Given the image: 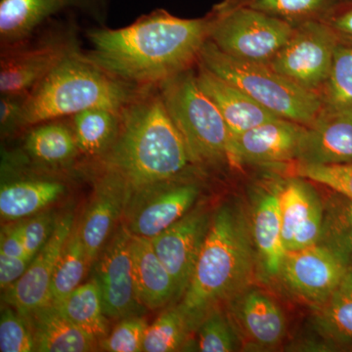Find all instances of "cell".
<instances>
[{
  "instance_id": "14",
  "label": "cell",
  "mask_w": 352,
  "mask_h": 352,
  "mask_svg": "<svg viewBox=\"0 0 352 352\" xmlns=\"http://www.w3.org/2000/svg\"><path fill=\"white\" fill-rule=\"evenodd\" d=\"M349 270L332 252L316 244L287 252L278 278L296 298L317 308L330 298Z\"/></svg>"
},
{
  "instance_id": "39",
  "label": "cell",
  "mask_w": 352,
  "mask_h": 352,
  "mask_svg": "<svg viewBox=\"0 0 352 352\" xmlns=\"http://www.w3.org/2000/svg\"><path fill=\"white\" fill-rule=\"evenodd\" d=\"M58 217L53 212H41L24 219V242L25 256L34 259L44 245L50 240Z\"/></svg>"
},
{
  "instance_id": "35",
  "label": "cell",
  "mask_w": 352,
  "mask_h": 352,
  "mask_svg": "<svg viewBox=\"0 0 352 352\" xmlns=\"http://www.w3.org/2000/svg\"><path fill=\"white\" fill-rule=\"evenodd\" d=\"M321 96L329 107L352 108V45L338 44Z\"/></svg>"
},
{
  "instance_id": "7",
  "label": "cell",
  "mask_w": 352,
  "mask_h": 352,
  "mask_svg": "<svg viewBox=\"0 0 352 352\" xmlns=\"http://www.w3.org/2000/svg\"><path fill=\"white\" fill-rule=\"evenodd\" d=\"M208 39L237 59L270 64L287 43L295 25L247 7H222L210 11Z\"/></svg>"
},
{
  "instance_id": "42",
  "label": "cell",
  "mask_w": 352,
  "mask_h": 352,
  "mask_svg": "<svg viewBox=\"0 0 352 352\" xmlns=\"http://www.w3.org/2000/svg\"><path fill=\"white\" fill-rule=\"evenodd\" d=\"M0 254L11 258H27L24 242V219L17 220L14 223L2 227Z\"/></svg>"
},
{
  "instance_id": "3",
  "label": "cell",
  "mask_w": 352,
  "mask_h": 352,
  "mask_svg": "<svg viewBox=\"0 0 352 352\" xmlns=\"http://www.w3.org/2000/svg\"><path fill=\"white\" fill-rule=\"evenodd\" d=\"M258 263L251 220L239 201L212 214V224L182 302L195 331L214 308L249 288Z\"/></svg>"
},
{
  "instance_id": "19",
  "label": "cell",
  "mask_w": 352,
  "mask_h": 352,
  "mask_svg": "<svg viewBox=\"0 0 352 352\" xmlns=\"http://www.w3.org/2000/svg\"><path fill=\"white\" fill-rule=\"evenodd\" d=\"M74 226L72 214H66L58 219L50 240L32 259L24 275L2 292V302L15 308L24 316L50 305L55 268Z\"/></svg>"
},
{
  "instance_id": "32",
  "label": "cell",
  "mask_w": 352,
  "mask_h": 352,
  "mask_svg": "<svg viewBox=\"0 0 352 352\" xmlns=\"http://www.w3.org/2000/svg\"><path fill=\"white\" fill-rule=\"evenodd\" d=\"M339 0H222V7H247L296 25L321 20Z\"/></svg>"
},
{
  "instance_id": "26",
  "label": "cell",
  "mask_w": 352,
  "mask_h": 352,
  "mask_svg": "<svg viewBox=\"0 0 352 352\" xmlns=\"http://www.w3.org/2000/svg\"><path fill=\"white\" fill-rule=\"evenodd\" d=\"M38 352H92L99 351L98 340L89 337L69 320L56 305L50 303L25 315Z\"/></svg>"
},
{
  "instance_id": "13",
  "label": "cell",
  "mask_w": 352,
  "mask_h": 352,
  "mask_svg": "<svg viewBox=\"0 0 352 352\" xmlns=\"http://www.w3.org/2000/svg\"><path fill=\"white\" fill-rule=\"evenodd\" d=\"M30 162V161H29ZM31 163V162H30ZM28 170L22 155L6 159L2 168L10 177L2 182L0 189V215L2 221H17L43 212L66 193V183L48 175L50 168L31 163Z\"/></svg>"
},
{
  "instance_id": "8",
  "label": "cell",
  "mask_w": 352,
  "mask_h": 352,
  "mask_svg": "<svg viewBox=\"0 0 352 352\" xmlns=\"http://www.w3.org/2000/svg\"><path fill=\"white\" fill-rule=\"evenodd\" d=\"M82 51L76 25L43 28L25 43L0 50V94L27 96L57 67Z\"/></svg>"
},
{
  "instance_id": "4",
  "label": "cell",
  "mask_w": 352,
  "mask_h": 352,
  "mask_svg": "<svg viewBox=\"0 0 352 352\" xmlns=\"http://www.w3.org/2000/svg\"><path fill=\"white\" fill-rule=\"evenodd\" d=\"M144 90L111 75L82 51L68 58L25 96L23 131L38 122L66 119L88 109L124 111Z\"/></svg>"
},
{
  "instance_id": "12",
  "label": "cell",
  "mask_w": 352,
  "mask_h": 352,
  "mask_svg": "<svg viewBox=\"0 0 352 352\" xmlns=\"http://www.w3.org/2000/svg\"><path fill=\"white\" fill-rule=\"evenodd\" d=\"M111 0H0V50L25 43L51 19L76 11L105 25Z\"/></svg>"
},
{
  "instance_id": "36",
  "label": "cell",
  "mask_w": 352,
  "mask_h": 352,
  "mask_svg": "<svg viewBox=\"0 0 352 352\" xmlns=\"http://www.w3.org/2000/svg\"><path fill=\"white\" fill-rule=\"evenodd\" d=\"M0 351H36V340L27 317L6 305L0 316Z\"/></svg>"
},
{
  "instance_id": "29",
  "label": "cell",
  "mask_w": 352,
  "mask_h": 352,
  "mask_svg": "<svg viewBox=\"0 0 352 352\" xmlns=\"http://www.w3.org/2000/svg\"><path fill=\"white\" fill-rule=\"evenodd\" d=\"M318 245L332 252L352 270V199L332 191L324 201L323 226Z\"/></svg>"
},
{
  "instance_id": "22",
  "label": "cell",
  "mask_w": 352,
  "mask_h": 352,
  "mask_svg": "<svg viewBox=\"0 0 352 352\" xmlns=\"http://www.w3.org/2000/svg\"><path fill=\"white\" fill-rule=\"evenodd\" d=\"M256 198L250 220L256 258L263 277L274 279L279 277L287 254L282 236L279 182L261 188Z\"/></svg>"
},
{
  "instance_id": "38",
  "label": "cell",
  "mask_w": 352,
  "mask_h": 352,
  "mask_svg": "<svg viewBox=\"0 0 352 352\" xmlns=\"http://www.w3.org/2000/svg\"><path fill=\"white\" fill-rule=\"evenodd\" d=\"M147 322L142 316L122 319L120 323L98 342L99 351L107 352L143 351Z\"/></svg>"
},
{
  "instance_id": "11",
  "label": "cell",
  "mask_w": 352,
  "mask_h": 352,
  "mask_svg": "<svg viewBox=\"0 0 352 352\" xmlns=\"http://www.w3.org/2000/svg\"><path fill=\"white\" fill-rule=\"evenodd\" d=\"M132 235L120 224L92 264V279L96 281L109 319L142 316L146 308L139 302L132 274Z\"/></svg>"
},
{
  "instance_id": "17",
  "label": "cell",
  "mask_w": 352,
  "mask_h": 352,
  "mask_svg": "<svg viewBox=\"0 0 352 352\" xmlns=\"http://www.w3.org/2000/svg\"><path fill=\"white\" fill-rule=\"evenodd\" d=\"M129 198L126 180L115 171L98 168L91 200L78 223L92 266L124 217Z\"/></svg>"
},
{
  "instance_id": "1",
  "label": "cell",
  "mask_w": 352,
  "mask_h": 352,
  "mask_svg": "<svg viewBox=\"0 0 352 352\" xmlns=\"http://www.w3.org/2000/svg\"><path fill=\"white\" fill-rule=\"evenodd\" d=\"M210 30V14L184 19L157 9L126 27L89 30L85 54L122 82L141 89L159 87L198 64Z\"/></svg>"
},
{
  "instance_id": "16",
  "label": "cell",
  "mask_w": 352,
  "mask_h": 352,
  "mask_svg": "<svg viewBox=\"0 0 352 352\" xmlns=\"http://www.w3.org/2000/svg\"><path fill=\"white\" fill-rule=\"evenodd\" d=\"M310 180L294 175L279 180L282 236L287 252L318 244L324 217V201Z\"/></svg>"
},
{
  "instance_id": "15",
  "label": "cell",
  "mask_w": 352,
  "mask_h": 352,
  "mask_svg": "<svg viewBox=\"0 0 352 352\" xmlns=\"http://www.w3.org/2000/svg\"><path fill=\"white\" fill-rule=\"evenodd\" d=\"M212 219L210 210L198 206L150 239L157 256L175 282L176 300H182L188 287Z\"/></svg>"
},
{
  "instance_id": "43",
  "label": "cell",
  "mask_w": 352,
  "mask_h": 352,
  "mask_svg": "<svg viewBox=\"0 0 352 352\" xmlns=\"http://www.w3.org/2000/svg\"><path fill=\"white\" fill-rule=\"evenodd\" d=\"M32 259L0 254V288L6 291L24 275Z\"/></svg>"
},
{
  "instance_id": "5",
  "label": "cell",
  "mask_w": 352,
  "mask_h": 352,
  "mask_svg": "<svg viewBox=\"0 0 352 352\" xmlns=\"http://www.w3.org/2000/svg\"><path fill=\"white\" fill-rule=\"evenodd\" d=\"M198 63L283 119L309 126L324 107L321 94L300 87L268 64L227 55L210 39L201 51Z\"/></svg>"
},
{
  "instance_id": "40",
  "label": "cell",
  "mask_w": 352,
  "mask_h": 352,
  "mask_svg": "<svg viewBox=\"0 0 352 352\" xmlns=\"http://www.w3.org/2000/svg\"><path fill=\"white\" fill-rule=\"evenodd\" d=\"M321 21L330 28L339 44L352 45V0L336 2Z\"/></svg>"
},
{
  "instance_id": "27",
  "label": "cell",
  "mask_w": 352,
  "mask_h": 352,
  "mask_svg": "<svg viewBox=\"0 0 352 352\" xmlns=\"http://www.w3.org/2000/svg\"><path fill=\"white\" fill-rule=\"evenodd\" d=\"M122 111L92 108L69 118L80 156L98 163L117 140Z\"/></svg>"
},
{
  "instance_id": "30",
  "label": "cell",
  "mask_w": 352,
  "mask_h": 352,
  "mask_svg": "<svg viewBox=\"0 0 352 352\" xmlns=\"http://www.w3.org/2000/svg\"><path fill=\"white\" fill-rule=\"evenodd\" d=\"M317 327L326 339L340 346L352 342V270L321 307L316 308Z\"/></svg>"
},
{
  "instance_id": "37",
  "label": "cell",
  "mask_w": 352,
  "mask_h": 352,
  "mask_svg": "<svg viewBox=\"0 0 352 352\" xmlns=\"http://www.w3.org/2000/svg\"><path fill=\"white\" fill-rule=\"evenodd\" d=\"M294 170L296 175L352 199V163L321 166L296 163Z\"/></svg>"
},
{
  "instance_id": "23",
  "label": "cell",
  "mask_w": 352,
  "mask_h": 352,
  "mask_svg": "<svg viewBox=\"0 0 352 352\" xmlns=\"http://www.w3.org/2000/svg\"><path fill=\"white\" fill-rule=\"evenodd\" d=\"M196 76L201 90L217 106L226 120L231 138L280 118L254 101L239 87L199 63L197 64Z\"/></svg>"
},
{
  "instance_id": "10",
  "label": "cell",
  "mask_w": 352,
  "mask_h": 352,
  "mask_svg": "<svg viewBox=\"0 0 352 352\" xmlns=\"http://www.w3.org/2000/svg\"><path fill=\"white\" fill-rule=\"evenodd\" d=\"M200 194L188 175L149 185L129 196L122 223L131 235L152 239L188 214Z\"/></svg>"
},
{
  "instance_id": "25",
  "label": "cell",
  "mask_w": 352,
  "mask_h": 352,
  "mask_svg": "<svg viewBox=\"0 0 352 352\" xmlns=\"http://www.w3.org/2000/svg\"><path fill=\"white\" fill-rule=\"evenodd\" d=\"M131 250L132 274L139 302L149 310L175 302V282L155 252L151 240L132 235Z\"/></svg>"
},
{
  "instance_id": "34",
  "label": "cell",
  "mask_w": 352,
  "mask_h": 352,
  "mask_svg": "<svg viewBox=\"0 0 352 352\" xmlns=\"http://www.w3.org/2000/svg\"><path fill=\"white\" fill-rule=\"evenodd\" d=\"M196 331L197 351H236L242 344L232 319L219 307L208 312Z\"/></svg>"
},
{
  "instance_id": "2",
  "label": "cell",
  "mask_w": 352,
  "mask_h": 352,
  "mask_svg": "<svg viewBox=\"0 0 352 352\" xmlns=\"http://www.w3.org/2000/svg\"><path fill=\"white\" fill-rule=\"evenodd\" d=\"M95 164L119 173L129 196L149 185L188 175L195 166L159 87L145 89L122 111L117 140Z\"/></svg>"
},
{
  "instance_id": "20",
  "label": "cell",
  "mask_w": 352,
  "mask_h": 352,
  "mask_svg": "<svg viewBox=\"0 0 352 352\" xmlns=\"http://www.w3.org/2000/svg\"><path fill=\"white\" fill-rule=\"evenodd\" d=\"M228 303L229 316L245 346L264 351L283 342L286 319L270 296L261 289L248 288Z\"/></svg>"
},
{
  "instance_id": "24",
  "label": "cell",
  "mask_w": 352,
  "mask_h": 352,
  "mask_svg": "<svg viewBox=\"0 0 352 352\" xmlns=\"http://www.w3.org/2000/svg\"><path fill=\"white\" fill-rule=\"evenodd\" d=\"M24 132L22 155L41 168L68 170L80 156L69 118L38 122Z\"/></svg>"
},
{
  "instance_id": "6",
  "label": "cell",
  "mask_w": 352,
  "mask_h": 352,
  "mask_svg": "<svg viewBox=\"0 0 352 352\" xmlns=\"http://www.w3.org/2000/svg\"><path fill=\"white\" fill-rule=\"evenodd\" d=\"M164 105L198 168L232 161L231 134L219 109L201 90L193 68L159 87Z\"/></svg>"
},
{
  "instance_id": "9",
  "label": "cell",
  "mask_w": 352,
  "mask_h": 352,
  "mask_svg": "<svg viewBox=\"0 0 352 352\" xmlns=\"http://www.w3.org/2000/svg\"><path fill=\"white\" fill-rule=\"evenodd\" d=\"M338 44L325 23L307 21L294 27L291 38L268 65L300 87L321 94L330 76Z\"/></svg>"
},
{
  "instance_id": "21",
  "label": "cell",
  "mask_w": 352,
  "mask_h": 352,
  "mask_svg": "<svg viewBox=\"0 0 352 352\" xmlns=\"http://www.w3.org/2000/svg\"><path fill=\"white\" fill-rule=\"evenodd\" d=\"M298 164L352 163V108L324 105L307 126Z\"/></svg>"
},
{
  "instance_id": "28",
  "label": "cell",
  "mask_w": 352,
  "mask_h": 352,
  "mask_svg": "<svg viewBox=\"0 0 352 352\" xmlns=\"http://www.w3.org/2000/svg\"><path fill=\"white\" fill-rule=\"evenodd\" d=\"M54 305L76 327L98 342L110 332L100 289L94 279L80 285Z\"/></svg>"
},
{
  "instance_id": "31",
  "label": "cell",
  "mask_w": 352,
  "mask_h": 352,
  "mask_svg": "<svg viewBox=\"0 0 352 352\" xmlns=\"http://www.w3.org/2000/svg\"><path fill=\"white\" fill-rule=\"evenodd\" d=\"M80 228L75 224L58 259L50 289V303L58 305L82 285L90 268Z\"/></svg>"
},
{
  "instance_id": "33",
  "label": "cell",
  "mask_w": 352,
  "mask_h": 352,
  "mask_svg": "<svg viewBox=\"0 0 352 352\" xmlns=\"http://www.w3.org/2000/svg\"><path fill=\"white\" fill-rule=\"evenodd\" d=\"M193 331L195 329L179 305L168 308L146 329L143 351H182Z\"/></svg>"
},
{
  "instance_id": "41",
  "label": "cell",
  "mask_w": 352,
  "mask_h": 352,
  "mask_svg": "<svg viewBox=\"0 0 352 352\" xmlns=\"http://www.w3.org/2000/svg\"><path fill=\"white\" fill-rule=\"evenodd\" d=\"M25 96L20 94H0V133L8 138L23 131L22 113Z\"/></svg>"
},
{
  "instance_id": "18",
  "label": "cell",
  "mask_w": 352,
  "mask_h": 352,
  "mask_svg": "<svg viewBox=\"0 0 352 352\" xmlns=\"http://www.w3.org/2000/svg\"><path fill=\"white\" fill-rule=\"evenodd\" d=\"M307 126L277 118L231 138L233 162L272 164L298 162Z\"/></svg>"
}]
</instances>
